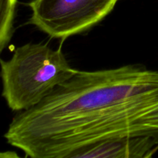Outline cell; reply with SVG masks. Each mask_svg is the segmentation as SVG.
I'll use <instances>...</instances> for the list:
<instances>
[{"label":"cell","instance_id":"277c9868","mask_svg":"<svg viewBox=\"0 0 158 158\" xmlns=\"http://www.w3.org/2000/svg\"><path fill=\"white\" fill-rule=\"evenodd\" d=\"M157 146L148 137L113 139L83 145L54 158H141Z\"/></svg>","mask_w":158,"mask_h":158},{"label":"cell","instance_id":"7a4b0ae2","mask_svg":"<svg viewBox=\"0 0 158 158\" xmlns=\"http://www.w3.org/2000/svg\"><path fill=\"white\" fill-rule=\"evenodd\" d=\"M77 72L61 47L43 43H26L8 60L0 59L2 97L12 110L22 112L41 103Z\"/></svg>","mask_w":158,"mask_h":158},{"label":"cell","instance_id":"6da1fadb","mask_svg":"<svg viewBox=\"0 0 158 158\" xmlns=\"http://www.w3.org/2000/svg\"><path fill=\"white\" fill-rule=\"evenodd\" d=\"M29 158H54L103 140L148 137L158 144V71L126 65L77 70L4 135Z\"/></svg>","mask_w":158,"mask_h":158},{"label":"cell","instance_id":"52a82bcc","mask_svg":"<svg viewBox=\"0 0 158 158\" xmlns=\"http://www.w3.org/2000/svg\"><path fill=\"white\" fill-rule=\"evenodd\" d=\"M158 151V146L156 147L155 148H154V150H152V151H151L150 153H148L147 155H145L144 157H141V158H153V157H154V155L155 154V153L157 152V151Z\"/></svg>","mask_w":158,"mask_h":158},{"label":"cell","instance_id":"3957f363","mask_svg":"<svg viewBox=\"0 0 158 158\" xmlns=\"http://www.w3.org/2000/svg\"><path fill=\"white\" fill-rule=\"evenodd\" d=\"M120 0H32L29 23L53 39L64 40L100 23Z\"/></svg>","mask_w":158,"mask_h":158},{"label":"cell","instance_id":"8992f818","mask_svg":"<svg viewBox=\"0 0 158 158\" xmlns=\"http://www.w3.org/2000/svg\"><path fill=\"white\" fill-rule=\"evenodd\" d=\"M0 158H23L14 151H0Z\"/></svg>","mask_w":158,"mask_h":158},{"label":"cell","instance_id":"5b68a950","mask_svg":"<svg viewBox=\"0 0 158 158\" xmlns=\"http://www.w3.org/2000/svg\"><path fill=\"white\" fill-rule=\"evenodd\" d=\"M16 4L17 0H0V52L12 37Z\"/></svg>","mask_w":158,"mask_h":158}]
</instances>
